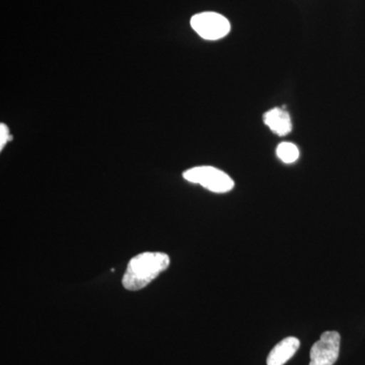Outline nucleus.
<instances>
[{"instance_id": "nucleus-7", "label": "nucleus", "mask_w": 365, "mask_h": 365, "mask_svg": "<svg viewBox=\"0 0 365 365\" xmlns=\"http://www.w3.org/2000/svg\"><path fill=\"white\" fill-rule=\"evenodd\" d=\"M276 155L278 158L285 163H294L299 160V148L294 143H281L277 146Z\"/></svg>"}, {"instance_id": "nucleus-4", "label": "nucleus", "mask_w": 365, "mask_h": 365, "mask_svg": "<svg viewBox=\"0 0 365 365\" xmlns=\"http://www.w3.org/2000/svg\"><path fill=\"white\" fill-rule=\"evenodd\" d=\"M340 334L335 331H327L322 334L319 341L311 349L309 365H334L339 357Z\"/></svg>"}, {"instance_id": "nucleus-6", "label": "nucleus", "mask_w": 365, "mask_h": 365, "mask_svg": "<svg viewBox=\"0 0 365 365\" xmlns=\"http://www.w3.org/2000/svg\"><path fill=\"white\" fill-rule=\"evenodd\" d=\"M299 346V340L295 337H287L280 341L269 353L267 365H284L294 357Z\"/></svg>"}, {"instance_id": "nucleus-3", "label": "nucleus", "mask_w": 365, "mask_h": 365, "mask_svg": "<svg viewBox=\"0 0 365 365\" xmlns=\"http://www.w3.org/2000/svg\"><path fill=\"white\" fill-rule=\"evenodd\" d=\"M191 26L201 38L209 41L222 39L230 32V23L222 14L205 11L191 19Z\"/></svg>"}, {"instance_id": "nucleus-5", "label": "nucleus", "mask_w": 365, "mask_h": 365, "mask_svg": "<svg viewBox=\"0 0 365 365\" xmlns=\"http://www.w3.org/2000/svg\"><path fill=\"white\" fill-rule=\"evenodd\" d=\"M264 123L278 136H285L292 130V118L282 108H273L264 114Z\"/></svg>"}, {"instance_id": "nucleus-1", "label": "nucleus", "mask_w": 365, "mask_h": 365, "mask_svg": "<svg viewBox=\"0 0 365 365\" xmlns=\"http://www.w3.org/2000/svg\"><path fill=\"white\" fill-rule=\"evenodd\" d=\"M169 266L170 257L167 254L148 252L137 255L129 262L122 284L127 290L138 292L150 284Z\"/></svg>"}, {"instance_id": "nucleus-2", "label": "nucleus", "mask_w": 365, "mask_h": 365, "mask_svg": "<svg viewBox=\"0 0 365 365\" xmlns=\"http://www.w3.org/2000/svg\"><path fill=\"white\" fill-rule=\"evenodd\" d=\"M182 177L186 181L201 185L204 188L215 193H227L235 187L234 180L228 176L227 173L208 165L186 170Z\"/></svg>"}, {"instance_id": "nucleus-8", "label": "nucleus", "mask_w": 365, "mask_h": 365, "mask_svg": "<svg viewBox=\"0 0 365 365\" xmlns=\"http://www.w3.org/2000/svg\"><path fill=\"white\" fill-rule=\"evenodd\" d=\"M9 140H11V137L9 135V128L6 124H0V150H4Z\"/></svg>"}]
</instances>
